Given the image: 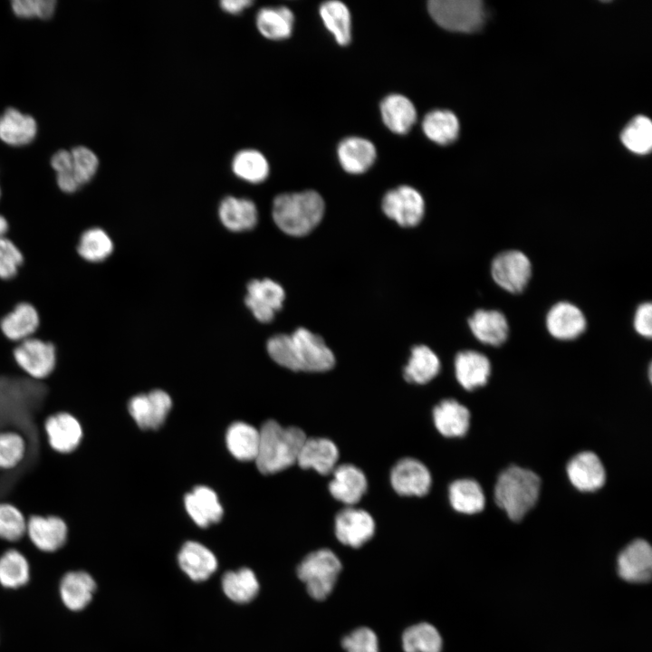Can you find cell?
Masks as SVG:
<instances>
[{
	"label": "cell",
	"instance_id": "cell-12",
	"mask_svg": "<svg viewBox=\"0 0 652 652\" xmlns=\"http://www.w3.org/2000/svg\"><path fill=\"white\" fill-rule=\"evenodd\" d=\"M171 406L169 395L156 389L132 397L128 403V411L140 428L157 429L166 420Z\"/></svg>",
	"mask_w": 652,
	"mask_h": 652
},
{
	"label": "cell",
	"instance_id": "cell-39",
	"mask_svg": "<svg viewBox=\"0 0 652 652\" xmlns=\"http://www.w3.org/2000/svg\"><path fill=\"white\" fill-rule=\"evenodd\" d=\"M449 501L458 513L474 514L480 513L485 504L481 485L473 479H459L449 486Z\"/></svg>",
	"mask_w": 652,
	"mask_h": 652
},
{
	"label": "cell",
	"instance_id": "cell-3",
	"mask_svg": "<svg viewBox=\"0 0 652 652\" xmlns=\"http://www.w3.org/2000/svg\"><path fill=\"white\" fill-rule=\"evenodd\" d=\"M325 205L313 190L283 193L274 197L272 216L275 225L292 236H303L321 222Z\"/></svg>",
	"mask_w": 652,
	"mask_h": 652
},
{
	"label": "cell",
	"instance_id": "cell-47",
	"mask_svg": "<svg viewBox=\"0 0 652 652\" xmlns=\"http://www.w3.org/2000/svg\"><path fill=\"white\" fill-rule=\"evenodd\" d=\"M24 262V256L18 245L9 237L0 238V281L14 279Z\"/></svg>",
	"mask_w": 652,
	"mask_h": 652
},
{
	"label": "cell",
	"instance_id": "cell-42",
	"mask_svg": "<svg viewBox=\"0 0 652 652\" xmlns=\"http://www.w3.org/2000/svg\"><path fill=\"white\" fill-rule=\"evenodd\" d=\"M222 589L232 601L247 603L254 599L259 590L254 572L248 568L227 571L222 578Z\"/></svg>",
	"mask_w": 652,
	"mask_h": 652
},
{
	"label": "cell",
	"instance_id": "cell-35",
	"mask_svg": "<svg viewBox=\"0 0 652 652\" xmlns=\"http://www.w3.org/2000/svg\"><path fill=\"white\" fill-rule=\"evenodd\" d=\"M380 113L384 124L398 134L407 133L417 120L415 106L401 94L387 96L380 103Z\"/></svg>",
	"mask_w": 652,
	"mask_h": 652
},
{
	"label": "cell",
	"instance_id": "cell-45",
	"mask_svg": "<svg viewBox=\"0 0 652 652\" xmlns=\"http://www.w3.org/2000/svg\"><path fill=\"white\" fill-rule=\"evenodd\" d=\"M621 140L634 153H648L652 148L651 120L646 116H637L622 131Z\"/></svg>",
	"mask_w": 652,
	"mask_h": 652
},
{
	"label": "cell",
	"instance_id": "cell-7",
	"mask_svg": "<svg viewBox=\"0 0 652 652\" xmlns=\"http://www.w3.org/2000/svg\"><path fill=\"white\" fill-rule=\"evenodd\" d=\"M12 354L18 369L34 380L47 379L56 368L54 344L35 336L14 344Z\"/></svg>",
	"mask_w": 652,
	"mask_h": 652
},
{
	"label": "cell",
	"instance_id": "cell-36",
	"mask_svg": "<svg viewBox=\"0 0 652 652\" xmlns=\"http://www.w3.org/2000/svg\"><path fill=\"white\" fill-rule=\"evenodd\" d=\"M226 446L234 457L240 461L255 460L260 442V433L254 427L244 422H235L227 429Z\"/></svg>",
	"mask_w": 652,
	"mask_h": 652
},
{
	"label": "cell",
	"instance_id": "cell-50",
	"mask_svg": "<svg viewBox=\"0 0 652 652\" xmlns=\"http://www.w3.org/2000/svg\"><path fill=\"white\" fill-rule=\"evenodd\" d=\"M633 327L638 335L647 339L651 338L652 304L650 302H643L638 306L633 317Z\"/></svg>",
	"mask_w": 652,
	"mask_h": 652
},
{
	"label": "cell",
	"instance_id": "cell-27",
	"mask_svg": "<svg viewBox=\"0 0 652 652\" xmlns=\"http://www.w3.org/2000/svg\"><path fill=\"white\" fill-rule=\"evenodd\" d=\"M218 216L224 226L233 232L251 230L258 220V211L254 202L234 196L222 199L218 207Z\"/></svg>",
	"mask_w": 652,
	"mask_h": 652
},
{
	"label": "cell",
	"instance_id": "cell-53",
	"mask_svg": "<svg viewBox=\"0 0 652 652\" xmlns=\"http://www.w3.org/2000/svg\"><path fill=\"white\" fill-rule=\"evenodd\" d=\"M1 197H2V189H1V187H0V200H1Z\"/></svg>",
	"mask_w": 652,
	"mask_h": 652
},
{
	"label": "cell",
	"instance_id": "cell-33",
	"mask_svg": "<svg viewBox=\"0 0 652 652\" xmlns=\"http://www.w3.org/2000/svg\"><path fill=\"white\" fill-rule=\"evenodd\" d=\"M31 564L24 553L9 547L0 553V586L16 590L26 586L31 580Z\"/></svg>",
	"mask_w": 652,
	"mask_h": 652
},
{
	"label": "cell",
	"instance_id": "cell-9",
	"mask_svg": "<svg viewBox=\"0 0 652 652\" xmlns=\"http://www.w3.org/2000/svg\"><path fill=\"white\" fill-rule=\"evenodd\" d=\"M65 521L55 514H34L27 518L26 538L38 551L52 554L61 551L68 540Z\"/></svg>",
	"mask_w": 652,
	"mask_h": 652
},
{
	"label": "cell",
	"instance_id": "cell-23",
	"mask_svg": "<svg viewBox=\"0 0 652 652\" xmlns=\"http://www.w3.org/2000/svg\"><path fill=\"white\" fill-rule=\"evenodd\" d=\"M184 503L188 515L202 528L218 523L224 513L217 494L206 485L196 486L187 493Z\"/></svg>",
	"mask_w": 652,
	"mask_h": 652
},
{
	"label": "cell",
	"instance_id": "cell-4",
	"mask_svg": "<svg viewBox=\"0 0 652 652\" xmlns=\"http://www.w3.org/2000/svg\"><path fill=\"white\" fill-rule=\"evenodd\" d=\"M540 489L541 479L534 472L511 465L497 478L494 501L511 520L517 522L535 505Z\"/></svg>",
	"mask_w": 652,
	"mask_h": 652
},
{
	"label": "cell",
	"instance_id": "cell-48",
	"mask_svg": "<svg viewBox=\"0 0 652 652\" xmlns=\"http://www.w3.org/2000/svg\"><path fill=\"white\" fill-rule=\"evenodd\" d=\"M55 5L56 1L54 0H14L12 2L14 14L21 18H50L53 14Z\"/></svg>",
	"mask_w": 652,
	"mask_h": 652
},
{
	"label": "cell",
	"instance_id": "cell-37",
	"mask_svg": "<svg viewBox=\"0 0 652 652\" xmlns=\"http://www.w3.org/2000/svg\"><path fill=\"white\" fill-rule=\"evenodd\" d=\"M231 168L238 178L252 184L264 182L270 172L267 158L254 149L237 151L233 157Z\"/></svg>",
	"mask_w": 652,
	"mask_h": 652
},
{
	"label": "cell",
	"instance_id": "cell-29",
	"mask_svg": "<svg viewBox=\"0 0 652 652\" xmlns=\"http://www.w3.org/2000/svg\"><path fill=\"white\" fill-rule=\"evenodd\" d=\"M337 154L342 168L350 174L364 173L373 165L377 157L373 143L360 137L342 139Z\"/></svg>",
	"mask_w": 652,
	"mask_h": 652
},
{
	"label": "cell",
	"instance_id": "cell-2",
	"mask_svg": "<svg viewBox=\"0 0 652 652\" xmlns=\"http://www.w3.org/2000/svg\"><path fill=\"white\" fill-rule=\"evenodd\" d=\"M260 442L255 463L264 475L275 474L297 463L306 435L299 427L266 421L259 430Z\"/></svg>",
	"mask_w": 652,
	"mask_h": 652
},
{
	"label": "cell",
	"instance_id": "cell-51",
	"mask_svg": "<svg viewBox=\"0 0 652 652\" xmlns=\"http://www.w3.org/2000/svg\"><path fill=\"white\" fill-rule=\"evenodd\" d=\"M219 5L225 12L236 14L252 5L253 2L251 0H223Z\"/></svg>",
	"mask_w": 652,
	"mask_h": 652
},
{
	"label": "cell",
	"instance_id": "cell-18",
	"mask_svg": "<svg viewBox=\"0 0 652 652\" xmlns=\"http://www.w3.org/2000/svg\"><path fill=\"white\" fill-rule=\"evenodd\" d=\"M40 322L35 306L20 302L0 318V333L7 341L16 344L35 336Z\"/></svg>",
	"mask_w": 652,
	"mask_h": 652
},
{
	"label": "cell",
	"instance_id": "cell-14",
	"mask_svg": "<svg viewBox=\"0 0 652 652\" xmlns=\"http://www.w3.org/2000/svg\"><path fill=\"white\" fill-rule=\"evenodd\" d=\"M97 584L85 570L65 571L58 583V594L63 607L71 612L85 609L93 599Z\"/></svg>",
	"mask_w": 652,
	"mask_h": 652
},
{
	"label": "cell",
	"instance_id": "cell-24",
	"mask_svg": "<svg viewBox=\"0 0 652 652\" xmlns=\"http://www.w3.org/2000/svg\"><path fill=\"white\" fill-rule=\"evenodd\" d=\"M72 167L70 175L56 179L58 188L64 194H73L89 183L99 168V158L90 149L78 146L71 150Z\"/></svg>",
	"mask_w": 652,
	"mask_h": 652
},
{
	"label": "cell",
	"instance_id": "cell-11",
	"mask_svg": "<svg viewBox=\"0 0 652 652\" xmlns=\"http://www.w3.org/2000/svg\"><path fill=\"white\" fill-rule=\"evenodd\" d=\"M43 431L50 448L61 455L73 453L83 437L80 421L65 411L48 416L43 422Z\"/></svg>",
	"mask_w": 652,
	"mask_h": 652
},
{
	"label": "cell",
	"instance_id": "cell-20",
	"mask_svg": "<svg viewBox=\"0 0 652 652\" xmlns=\"http://www.w3.org/2000/svg\"><path fill=\"white\" fill-rule=\"evenodd\" d=\"M567 475L572 485L581 492H594L601 488L606 480L602 462L590 451L579 453L570 460Z\"/></svg>",
	"mask_w": 652,
	"mask_h": 652
},
{
	"label": "cell",
	"instance_id": "cell-43",
	"mask_svg": "<svg viewBox=\"0 0 652 652\" xmlns=\"http://www.w3.org/2000/svg\"><path fill=\"white\" fill-rule=\"evenodd\" d=\"M405 652H441L442 638L429 623H419L407 628L402 635Z\"/></svg>",
	"mask_w": 652,
	"mask_h": 652
},
{
	"label": "cell",
	"instance_id": "cell-1",
	"mask_svg": "<svg viewBox=\"0 0 652 652\" xmlns=\"http://www.w3.org/2000/svg\"><path fill=\"white\" fill-rule=\"evenodd\" d=\"M267 351L273 361L293 371L321 372L335 364L334 355L322 338L304 328L291 335L271 337Z\"/></svg>",
	"mask_w": 652,
	"mask_h": 652
},
{
	"label": "cell",
	"instance_id": "cell-52",
	"mask_svg": "<svg viewBox=\"0 0 652 652\" xmlns=\"http://www.w3.org/2000/svg\"><path fill=\"white\" fill-rule=\"evenodd\" d=\"M10 231V225L7 218L0 213V238L6 237Z\"/></svg>",
	"mask_w": 652,
	"mask_h": 652
},
{
	"label": "cell",
	"instance_id": "cell-25",
	"mask_svg": "<svg viewBox=\"0 0 652 652\" xmlns=\"http://www.w3.org/2000/svg\"><path fill=\"white\" fill-rule=\"evenodd\" d=\"M468 326L476 340L490 346L502 345L509 334L507 319L497 310L475 311L468 319Z\"/></svg>",
	"mask_w": 652,
	"mask_h": 652
},
{
	"label": "cell",
	"instance_id": "cell-44",
	"mask_svg": "<svg viewBox=\"0 0 652 652\" xmlns=\"http://www.w3.org/2000/svg\"><path fill=\"white\" fill-rule=\"evenodd\" d=\"M27 518L14 504L0 503V541L14 547L26 536Z\"/></svg>",
	"mask_w": 652,
	"mask_h": 652
},
{
	"label": "cell",
	"instance_id": "cell-40",
	"mask_svg": "<svg viewBox=\"0 0 652 652\" xmlns=\"http://www.w3.org/2000/svg\"><path fill=\"white\" fill-rule=\"evenodd\" d=\"M422 129L430 140L439 145H447L457 138L459 122L450 110H436L425 116Z\"/></svg>",
	"mask_w": 652,
	"mask_h": 652
},
{
	"label": "cell",
	"instance_id": "cell-34",
	"mask_svg": "<svg viewBox=\"0 0 652 652\" xmlns=\"http://www.w3.org/2000/svg\"><path fill=\"white\" fill-rule=\"evenodd\" d=\"M294 15L287 6H264L258 10L255 25L265 38L279 41L288 38L292 32Z\"/></svg>",
	"mask_w": 652,
	"mask_h": 652
},
{
	"label": "cell",
	"instance_id": "cell-38",
	"mask_svg": "<svg viewBox=\"0 0 652 652\" xmlns=\"http://www.w3.org/2000/svg\"><path fill=\"white\" fill-rule=\"evenodd\" d=\"M440 368L436 354L427 346L417 345L411 350L404 377L408 382L425 384L438 374Z\"/></svg>",
	"mask_w": 652,
	"mask_h": 652
},
{
	"label": "cell",
	"instance_id": "cell-41",
	"mask_svg": "<svg viewBox=\"0 0 652 652\" xmlns=\"http://www.w3.org/2000/svg\"><path fill=\"white\" fill-rule=\"evenodd\" d=\"M320 15L325 27L340 45H347L351 39L350 14L342 2L331 0L320 6Z\"/></svg>",
	"mask_w": 652,
	"mask_h": 652
},
{
	"label": "cell",
	"instance_id": "cell-46",
	"mask_svg": "<svg viewBox=\"0 0 652 652\" xmlns=\"http://www.w3.org/2000/svg\"><path fill=\"white\" fill-rule=\"evenodd\" d=\"M26 441L16 431L0 432V471H12L19 466L26 454Z\"/></svg>",
	"mask_w": 652,
	"mask_h": 652
},
{
	"label": "cell",
	"instance_id": "cell-26",
	"mask_svg": "<svg viewBox=\"0 0 652 652\" xmlns=\"http://www.w3.org/2000/svg\"><path fill=\"white\" fill-rule=\"evenodd\" d=\"M181 570L194 581L207 580L217 569L215 554L197 542H187L177 555Z\"/></svg>",
	"mask_w": 652,
	"mask_h": 652
},
{
	"label": "cell",
	"instance_id": "cell-22",
	"mask_svg": "<svg viewBox=\"0 0 652 652\" xmlns=\"http://www.w3.org/2000/svg\"><path fill=\"white\" fill-rule=\"evenodd\" d=\"M339 450L334 442L324 437L306 438L300 450L297 464L303 469L312 468L326 475L335 469Z\"/></svg>",
	"mask_w": 652,
	"mask_h": 652
},
{
	"label": "cell",
	"instance_id": "cell-30",
	"mask_svg": "<svg viewBox=\"0 0 652 652\" xmlns=\"http://www.w3.org/2000/svg\"><path fill=\"white\" fill-rule=\"evenodd\" d=\"M470 412L455 399H444L433 410V420L439 433L446 437L465 435L470 426Z\"/></svg>",
	"mask_w": 652,
	"mask_h": 652
},
{
	"label": "cell",
	"instance_id": "cell-8",
	"mask_svg": "<svg viewBox=\"0 0 652 652\" xmlns=\"http://www.w3.org/2000/svg\"><path fill=\"white\" fill-rule=\"evenodd\" d=\"M491 275L494 283L511 293L522 292L532 277L529 257L519 250L499 253L492 261Z\"/></svg>",
	"mask_w": 652,
	"mask_h": 652
},
{
	"label": "cell",
	"instance_id": "cell-16",
	"mask_svg": "<svg viewBox=\"0 0 652 652\" xmlns=\"http://www.w3.org/2000/svg\"><path fill=\"white\" fill-rule=\"evenodd\" d=\"M545 325L551 337L559 340H572L580 336L587 328L582 311L569 302L553 304L545 317Z\"/></svg>",
	"mask_w": 652,
	"mask_h": 652
},
{
	"label": "cell",
	"instance_id": "cell-49",
	"mask_svg": "<svg viewBox=\"0 0 652 652\" xmlns=\"http://www.w3.org/2000/svg\"><path fill=\"white\" fill-rule=\"evenodd\" d=\"M347 652H379L376 634L369 628H359L341 641Z\"/></svg>",
	"mask_w": 652,
	"mask_h": 652
},
{
	"label": "cell",
	"instance_id": "cell-32",
	"mask_svg": "<svg viewBox=\"0 0 652 652\" xmlns=\"http://www.w3.org/2000/svg\"><path fill=\"white\" fill-rule=\"evenodd\" d=\"M37 133L35 120L14 108L0 115V139L11 146H24L34 140Z\"/></svg>",
	"mask_w": 652,
	"mask_h": 652
},
{
	"label": "cell",
	"instance_id": "cell-10",
	"mask_svg": "<svg viewBox=\"0 0 652 652\" xmlns=\"http://www.w3.org/2000/svg\"><path fill=\"white\" fill-rule=\"evenodd\" d=\"M382 210L399 225L411 227L421 221L425 212V202L417 189L408 186H400L386 193L382 200Z\"/></svg>",
	"mask_w": 652,
	"mask_h": 652
},
{
	"label": "cell",
	"instance_id": "cell-31",
	"mask_svg": "<svg viewBox=\"0 0 652 652\" xmlns=\"http://www.w3.org/2000/svg\"><path fill=\"white\" fill-rule=\"evenodd\" d=\"M113 250L114 243L109 233L102 227L94 225L80 234L75 247L79 258L89 264L105 262Z\"/></svg>",
	"mask_w": 652,
	"mask_h": 652
},
{
	"label": "cell",
	"instance_id": "cell-17",
	"mask_svg": "<svg viewBox=\"0 0 652 652\" xmlns=\"http://www.w3.org/2000/svg\"><path fill=\"white\" fill-rule=\"evenodd\" d=\"M390 482L398 494L422 496L429 491L431 475L427 467L419 460L405 457L393 466Z\"/></svg>",
	"mask_w": 652,
	"mask_h": 652
},
{
	"label": "cell",
	"instance_id": "cell-6",
	"mask_svg": "<svg viewBox=\"0 0 652 652\" xmlns=\"http://www.w3.org/2000/svg\"><path fill=\"white\" fill-rule=\"evenodd\" d=\"M427 9L433 20L448 31L473 33L484 22V6L480 0H431Z\"/></svg>",
	"mask_w": 652,
	"mask_h": 652
},
{
	"label": "cell",
	"instance_id": "cell-21",
	"mask_svg": "<svg viewBox=\"0 0 652 652\" xmlns=\"http://www.w3.org/2000/svg\"><path fill=\"white\" fill-rule=\"evenodd\" d=\"M367 486L366 476L360 468L350 464H343L337 465L332 471L329 491L336 500L352 506L362 498Z\"/></svg>",
	"mask_w": 652,
	"mask_h": 652
},
{
	"label": "cell",
	"instance_id": "cell-15",
	"mask_svg": "<svg viewBox=\"0 0 652 652\" xmlns=\"http://www.w3.org/2000/svg\"><path fill=\"white\" fill-rule=\"evenodd\" d=\"M375 523L371 515L361 509L347 506L335 518L338 540L352 548H359L374 534Z\"/></svg>",
	"mask_w": 652,
	"mask_h": 652
},
{
	"label": "cell",
	"instance_id": "cell-28",
	"mask_svg": "<svg viewBox=\"0 0 652 652\" xmlns=\"http://www.w3.org/2000/svg\"><path fill=\"white\" fill-rule=\"evenodd\" d=\"M455 372L459 384L473 390L486 384L491 374L489 359L475 350H463L455 359Z\"/></svg>",
	"mask_w": 652,
	"mask_h": 652
},
{
	"label": "cell",
	"instance_id": "cell-19",
	"mask_svg": "<svg viewBox=\"0 0 652 652\" xmlns=\"http://www.w3.org/2000/svg\"><path fill=\"white\" fill-rule=\"evenodd\" d=\"M619 576L633 583H644L652 573V549L645 540H635L618 557Z\"/></svg>",
	"mask_w": 652,
	"mask_h": 652
},
{
	"label": "cell",
	"instance_id": "cell-5",
	"mask_svg": "<svg viewBox=\"0 0 652 652\" xmlns=\"http://www.w3.org/2000/svg\"><path fill=\"white\" fill-rule=\"evenodd\" d=\"M341 563L333 551L321 549L309 553L299 564L297 574L312 598L322 600L333 590Z\"/></svg>",
	"mask_w": 652,
	"mask_h": 652
},
{
	"label": "cell",
	"instance_id": "cell-13",
	"mask_svg": "<svg viewBox=\"0 0 652 652\" xmlns=\"http://www.w3.org/2000/svg\"><path fill=\"white\" fill-rule=\"evenodd\" d=\"M285 297L283 288L271 279L252 280L247 284L245 304L255 319L267 323L283 307Z\"/></svg>",
	"mask_w": 652,
	"mask_h": 652
}]
</instances>
